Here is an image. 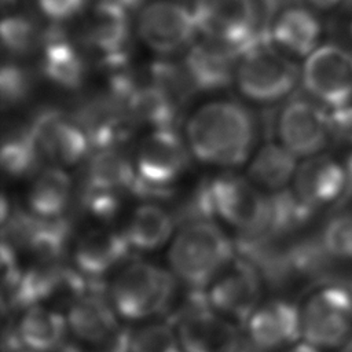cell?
Wrapping results in <instances>:
<instances>
[{
	"instance_id": "obj_18",
	"label": "cell",
	"mask_w": 352,
	"mask_h": 352,
	"mask_svg": "<svg viewBox=\"0 0 352 352\" xmlns=\"http://www.w3.org/2000/svg\"><path fill=\"white\" fill-rule=\"evenodd\" d=\"M243 327L254 348L282 351L301 340L300 307L285 298L263 301Z\"/></svg>"
},
{
	"instance_id": "obj_23",
	"label": "cell",
	"mask_w": 352,
	"mask_h": 352,
	"mask_svg": "<svg viewBox=\"0 0 352 352\" xmlns=\"http://www.w3.org/2000/svg\"><path fill=\"white\" fill-rule=\"evenodd\" d=\"M74 183L66 168L44 165L29 184L26 192L28 212L38 219H63L72 197Z\"/></svg>"
},
{
	"instance_id": "obj_8",
	"label": "cell",
	"mask_w": 352,
	"mask_h": 352,
	"mask_svg": "<svg viewBox=\"0 0 352 352\" xmlns=\"http://www.w3.org/2000/svg\"><path fill=\"white\" fill-rule=\"evenodd\" d=\"M69 336L89 352H124L125 334L120 316L99 286L81 294L66 311Z\"/></svg>"
},
{
	"instance_id": "obj_28",
	"label": "cell",
	"mask_w": 352,
	"mask_h": 352,
	"mask_svg": "<svg viewBox=\"0 0 352 352\" xmlns=\"http://www.w3.org/2000/svg\"><path fill=\"white\" fill-rule=\"evenodd\" d=\"M44 161L38 153L30 124L11 126L3 138L1 165L12 177L36 175ZM45 165V164H44Z\"/></svg>"
},
{
	"instance_id": "obj_19",
	"label": "cell",
	"mask_w": 352,
	"mask_h": 352,
	"mask_svg": "<svg viewBox=\"0 0 352 352\" xmlns=\"http://www.w3.org/2000/svg\"><path fill=\"white\" fill-rule=\"evenodd\" d=\"M85 161L84 197L120 201L125 191H135L138 176L133 160L118 147L94 150Z\"/></svg>"
},
{
	"instance_id": "obj_38",
	"label": "cell",
	"mask_w": 352,
	"mask_h": 352,
	"mask_svg": "<svg viewBox=\"0 0 352 352\" xmlns=\"http://www.w3.org/2000/svg\"><path fill=\"white\" fill-rule=\"evenodd\" d=\"M117 3H120L121 6H124L125 8H133L136 7L142 0H114Z\"/></svg>"
},
{
	"instance_id": "obj_37",
	"label": "cell",
	"mask_w": 352,
	"mask_h": 352,
	"mask_svg": "<svg viewBox=\"0 0 352 352\" xmlns=\"http://www.w3.org/2000/svg\"><path fill=\"white\" fill-rule=\"evenodd\" d=\"M312 6L318 7V8H323V10H327V8H333L336 6H338L342 0H308Z\"/></svg>"
},
{
	"instance_id": "obj_6",
	"label": "cell",
	"mask_w": 352,
	"mask_h": 352,
	"mask_svg": "<svg viewBox=\"0 0 352 352\" xmlns=\"http://www.w3.org/2000/svg\"><path fill=\"white\" fill-rule=\"evenodd\" d=\"M301 340L320 351H341L352 338V292L342 282H327L300 307Z\"/></svg>"
},
{
	"instance_id": "obj_21",
	"label": "cell",
	"mask_w": 352,
	"mask_h": 352,
	"mask_svg": "<svg viewBox=\"0 0 352 352\" xmlns=\"http://www.w3.org/2000/svg\"><path fill=\"white\" fill-rule=\"evenodd\" d=\"M126 8L114 0H100L91 10L85 38L109 67L120 66L125 58L129 36Z\"/></svg>"
},
{
	"instance_id": "obj_39",
	"label": "cell",
	"mask_w": 352,
	"mask_h": 352,
	"mask_svg": "<svg viewBox=\"0 0 352 352\" xmlns=\"http://www.w3.org/2000/svg\"><path fill=\"white\" fill-rule=\"evenodd\" d=\"M342 283H345L346 286H348V289L352 292V275H351V278L349 279H346V280H344Z\"/></svg>"
},
{
	"instance_id": "obj_15",
	"label": "cell",
	"mask_w": 352,
	"mask_h": 352,
	"mask_svg": "<svg viewBox=\"0 0 352 352\" xmlns=\"http://www.w3.org/2000/svg\"><path fill=\"white\" fill-rule=\"evenodd\" d=\"M290 190L314 212L331 205L340 206L346 192L344 162L324 153L302 158L296 169Z\"/></svg>"
},
{
	"instance_id": "obj_2",
	"label": "cell",
	"mask_w": 352,
	"mask_h": 352,
	"mask_svg": "<svg viewBox=\"0 0 352 352\" xmlns=\"http://www.w3.org/2000/svg\"><path fill=\"white\" fill-rule=\"evenodd\" d=\"M235 258V246L212 219L187 221L170 241L172 274L192 290L204 292Z\"/></svg>"
},
{
	"instance_id": "obj_20",
	"label": "cell",
	"mask_w": 352,
	"mask_h": 352,
	"mask_svg": "<svg viewBox=\"0 0 352 352\" xmlns=\"http://www.w3.org/2000/svg\"><path fill=\"white\" fill-rule=\"evenodd\" d=\"M69 336L66 315L43 302L22 309L12 334L14 352L30 349L34 352H58Z\"/></svg>"
},
{
	"instance_id": "obj_31",
	"label": "cell",
	"mask_w": 352,
	"mask_h": 352,
	"mask_svg": "<svg viewBox=\"0 0 352 352\" xmlns=\"http://www.w3.org/2000/svg\"><path fill=\"white\" fill-rule=\"evenodd\" d=\"M1 43L14 55H25L36 43L33 23L22 15L4 16L1 22Z\"/></svg>"
},
{
	"instance_id": "obj_1",
	"label": "cell",
	"mask_w": 352,
	"mask_h": 352,
	"mask_svg": "<svg viewBox=\"0 0 352 352\" xmlns=\"http://www.w3.org/2000/svg\"><path fill=\"white\" fill-rule=\"evenodd\" d=\"M256 129L254 118L243 104L213 100L188 117L186 142L199 162L224 169L238 168L253 155Z\"/></svg>"
},
{
	"instance_id": "obj_5",
	"label": "cell",
	"mask_w": 352,
	"mask_h": 352,
	"mask_svg": "<svg viewBox=\"0 0 352 352\" xmlns=\"http://www.w3.org/2000/svg\"><path fill=\"white\" fill-rule=\"evenodd\" d=\"M301 80L297 65L271 47L267 36L249 47L238 60L235 82L250 102L272 104L286 99Z\"/></svg>"
},
{
	"instance_id": "obj_34",
	"label": "cell",
	"mask_w": 352,
	"mask_h": 352,
	"mask_svg": "<svg viewBox=\"0 0 352 352\" xmlns=\"http://www.w3.org/2000/svg\"><path fill=\"white\" fill-rule=\"evenodd\" d=\"M40 10L54 21H65L74 16L84 7L85 0H37Z\"/></svg>"
},
{
	"instance_id": "obj_7",
	"label": "cell",
	"mask_w": 352,
	"mask_h": 352,
	"mask_svg": "<svg viewBox=\"0 0 352 352\" xmlns=\"http://www.w3.org/2000/svg\"><path fill=\"white\" fill-rule=\"evenodd\" d=\"M191 151L175 128L150 129L139 142L133 165L135 191H166L187 170Z\"/></svg>"
},
{
	"instance_id": "obj_29",
	"label": "cell",
	"mask_w": 352,
	"mask_h": 352,
	"mask_svg": "<svg viewBox=\"0 0 352 352\" xmlns=\"http://www.w3.org/2000/svg\"><path fill=\"white\" fill-rule=\"evenodd\" d=\"M124 352H182V348L172 323L147 322L126 331Z\"/></svg>"
},
{
	"instance_id": "obj_27",
	"label": "cell",
	"mask_w": 352,
	"mask_h": 352,
	"mask_svg": "<svg viewBox=\"0 0 352 352\" xmlns=\"http://www.w3.org/2000/svg\"><path fill=\"white\" fill-rule=\"evenodd\" d=\"M41 69L48 80L66 89L80 87L85 77L84 60L58 30H52L45 38Z\"/></svg>"
},
{
	"instance_id": "obj_30",
	"label": "cell",
	"mask_w": 352,
	"mask_h": 352,
	"mask_svg": "<svg viewBox=\"0 0 352 352\" xmlns=\"http://www.w3.org/2000/svg\"><path fill=\"white\" fill-rule=\"evenodd\" d=\"M319 235L326 252L334 261L352 263V209L334 213Z\"/></svg>"
},
{
	"instance_id": "obj_11",
	"label": "cell",
	"mask_w": 352,
	"mask_h": 352,
	"mask_svg": "<svg viewBox=\"0 0 352 352\" xmlns=\"http://www.w3.org/2000/svg\"><path fill=\"white\" fill-rule=\"evenodd\" d=\"M301 82L309 98L329 110L352 103V54L336 44H320L305 58Z\"/></svg>"
},
{
	"instance_id": "obj_41",
	"label": "cell",
	"mask_w": 352,
	"mask_h": 352,
	"mask_svg": "<svg viewBox=\"0 0 352 352\" xmlns=\"http://www.w3.org/2000/svg\"><path fill=\"white\" fill-rule=\"evenodd\" d=\"M351 34H352V22H351Z\"/></svg>"
},
{
	"instance_id": "obj_24",
	"label": "cell",
	"mask_w": 352,
	"mask_h": 352,
	"mask_svg": "<svg viewBox=\"0 0 352 352\" xmlns=\"http://www.w3.org/2000/svg\"><path fill=\"white\" fill-rule=\"evenodd\" d=\"M322 25L305 7H289L279 14L272 26V40L290 55L307 58L320 45Z\"/></svg>"
},
{
	"instance_id": "obj_3",
	"label": "cell",
	"mask_w": 352,
	"mask_h": 352,
	"mask_svg": "<svg viewBox=\"0 0 352 352\" xmlns=\"http://www.w3.org/2000/svg\"><path fill=\"white\" fill-rule=\"evenodd\" d=\"M199 199L206 219L217 217L243 235L242 239L268 236L271 194L258 188L246 175H217L201 188Z\"/></svg>"
},
{
	"instance_id": "obj_10",
	"label": "cell",
	"mask_w": 352,
	"mask_h": 352,
	"mask_svg": "<svg viewBox=\"0 0 352 352\" xmlns=\"http://www.w3.org/2000/svg\"><path fill=\"white\" fill-rule=\"evenodd\" d=\"M204 292L216 312L245 326L263 302L264 279L252 261L235 257Z\"/></svg>"
},
{
	"instance_id": "obj_16",
	"label": "cell",
	"mask_w": 352,
	"mask_h": 352,
	"mask_svg": "<svg viewBox=\"0 0 352 352\" xmlns=\"http://www.w3.org/2000/svg\"><path fill=\"white\" fill-rule=\"evenodd\" d=\"M138 32L148 48L169 55L186 47L198 28L187 7L173 1H155L140 12Z\"/></svg>"
},
{
	"instance_id": "obj_4",
	"label": "cell",
	"mask_w": 352,
	"mask_h": 352,
	"mask_svg": "<svg viewBox=\"0 0 352 352\" xmlns=\"http://www.w3.org/2000/svg\"><path fill=\"white\" fill-rule=\"evenodd\" d=\"M176 276L151 261L122 265L110 280L107 297L118 316L129 322L148 320L172 302Z\"/></svg>"
},
{
	"instance_id": "obj_13",
	"label": "cell",
	"mask_w": 352,
	"mask_h": 352,
	"mask_svg": "<svg viewBox=\"0 0 352 352\" xmlns=\"http://www.w3.org/2000/svg\"><path fill=\"white\" fill-rule=\"evenodd\" d=\"M279 142L297 158L323 153L331 142L329 109L312 98H293L286 102L275 122Z\"/></svg>"
},
{
	"instance_id": "obj_35",
	"label": "cell",
	"mask_w": 352,
	"mask_h": 352,
	"mask_svg": "<svg viewBox=\"0 0 352 352\" xmlns=\"http://www.w3.org/2000/svg\"><path fill=\"white\" fill-rule=\"evenodd\" d=\"M344 162V168H345V173H346V192L344 197V201L340 206L346 205L351 199H352V148H349L346 157L342 160Z\"/></svg>"
},
{
	"instance_id": "obj_9",
	"label": "cell",
	"mask_w": 352,
	"mask_h": 352,
	"mask_svg": "<svg viewBox=\"0 0 352 352\" xmlns=\"http://www.w3.org/2000/svg\"><path fill=\"white\" fill-rule=\"evenodd\" d=\"M172 324L182 352H241L242 334L238 324L216 312L205 292L195 290Z\"/></svg>"
},
{
	"instance_id": "obj_25",
	"label": "cell",
	"mask_w": 352,
	"mask_h": 352,
	"mask_svg": "<svg viewBox=\"0 0 352 352\" xmlns=\"http://www.w3.org/2000/svg\"><path fill=\"white\" fill-rule=\"evenodd\" d=\"M298 158L279 140L264 143L249 160L246 176L258 188L274 194L292 184Z\"/></svg>"
},
{
	"instance_id": "obj_14",
	"label": "cell",
	"mask_w": 352,
	"mask_h": 352,
	"mask_svg": "<svg viewBox=\"0 0 352 352\" xmlns=\"http://www.w3.org/2000/svg\"><path fill=\"white\" fill-rule=\"evenodd\" d=\"M30 126L45 165L74 166L92 153L91 140L74 116L45 110L34 117Z\"/></svg>"
},
{
	"instance_id": "obj_26",
	"label": "cell",
	"mask_w": 352,
	"mask_h": 352,
	"mask_svg": "<svg viewBox=\"0 0 352 352\" xmlns=\"http://www.w3.org/2000/svg\"><path fill=\"white\" fill-rule=\"evenodd\" d=\"M176 220L157 202H144L131 214L124 234L136 252H154L173 239Z\"/></svg>"
},
{
	"instance_id": "obj_22",
	"label": "cell",
	"mask_w": 352,
	"mask_h": 352,
	"mask_svg": "<svg viewBox=\"0 0 352 352\" xmlns=\"http://www.w3.org/2000/svg\"><path fill=\"white\" fill-rule=\"evenodd\" d=\"M238 56L231 47L206 38L190 48L183 67L195 91H217L235 80Z\"/></svg>"
},
{
	"instance_id": "obj_12",
	"label": "cell",
	"mask_w": 352,
	"mask_h": 352,
	"mask_svg": "<svg viewBox=\"0 0 352 352\" xmlns=\"http://www.w3.org/2000/svg\"><path fill=\"white\" fill-rule=\"evenodd\" d=\"M192 14L201 33L231 47L239 56L263 37L256 30L253 0H195Z\"/></svg>"
},
{
	"instance_id": "obj_40",
	"label": "cell",
	"mask_w": 352,
	"mask_h": 352,
	"mask_svg": "<svg viewBox=\"0 0 352 352\" xmlns=\"http://www.w3.org/2000/svg\"><path fill=\"white\" fill-rule=\"evenodd\" d=\"M16 352H34V351H30V349H19Z\"/></svg>"
},
{
	"instance_id": "obj_17",
	"label": "cell",
	"mask_w": 352,
	"mask_h": 352,
	"mask_svg": "<svg viewBox=\"0 0 352 352\" xmlns=\"http://www.w3.org/2000/svg\"><path fill=\"white\" fill-rule=\"evenodd\" d=\"M132 248L124 231L107 227H92L74 242L72 257L73 268L92 285H99L116 268L125 265Z\"/></svg>"
},
{
	"instance_id": "obj_36",
	"label": "cell",
	"mask_w": 352,
	"mask_h": 352,
	"mask_svg": "<svg viewBox=\"0 0 352 352\" xmlns=\"http://www.w3.org/2000/svg\"><path fill=\"white\" fill-rule=\"evenodd\" d=\"M280 352H323V351H320L319 348L314 346L312 344H309L304 340H300V341L289 345L287 348L282 349Z\"/></svg>"
},
{
	"instance_id": "obj_32",
	"label": "cell",
	"mask_w": 352,
	"mask_h": 352,
	"mask_svg": "<svg viewBox=\"0 0 352 352\" xmlns=\"http://www.w3.org/2000/svg\"><path fill=\"white\" fill-rule=\"evenodd\" d=\"M1 102L4 107H12L22 103L28 96L32 85V80L26 70L21 66L8 63L1 67Z\"/></svg>"
},
{
	"instance_id": "obj_33",
	"label": "cell",
	"mask_w": 352,
	"mask_h": 352,
	"mask_svg": "<svg viewBox=\"0 0 352 352\" xmlns=\"http://www.w3.org/2000/svg\"><path fill=\"white\" fill-rule=\"evenodd\" d=\"M331 142L352 148V103L329 110Z\"/></svg>"
}]
</instances>
